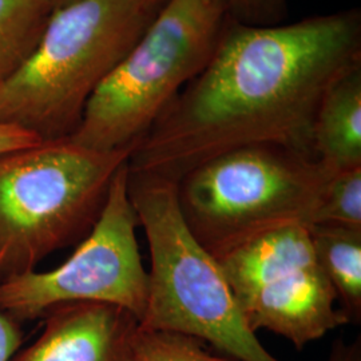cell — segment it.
I'll return each instance as SVG.
<instances>
[{"label": "cell", "mask_w": 361, "mask_h": 361, "mask_svg": "<svg viewBox=\"0 0 361 361\" xmlns=\"http://www.w3.org/2000/svg\"><path fill=\"white\" fill-rule=\"evenodd\" d=\"M361 67V13L246 26L229 19L207 67L155 121L129 170L177 182L219 154L277 145L312 154L324 95Z\"/></svg>", "instance_id": "6da1fadb"}, {"label": "cell", "mask_w": 361, "mask_h": 361, "mask_svg": "<svg viewBox=\"0 0 361 361\" xmlns=\"http://www.w3.org/2000/svg\"><path fill=\"white\" fill-rule=\"evenodd\" d=\"M161 7L147 0H78L54 11L26 63L0 83V122L40 141L70 138L92 92Z\"/></svg>", "instance_id": "7a4b0ae2"}, {"label": "cell", "mask_w": 361, "mask_h": 361, "mask_svg": "<svg viewBox=\"0 0 361 361\" xmlns=\"http://www.w3.org/2000/svg\"><path fill=\"white\" fill-rule=\"evenodd\" d=\"M128 190L150 253L140 326L190 336L237 361H281L249 328L219 261L189 231L176 182L129 170Z\"/></svg>", "instance_id": "3957f363"}, {"label": "cell", "mask_w": 361, "mask_h": 361, "mask_svg": "<svg viewBox=\"0 0 361 361\" xmlns=\"http://www.w3.org/2000/svg\"><path fill=\"white\" fill-rule=\"evenodd\" d=\"M134 149L97 152L62 138L0 154V283L86 237Z\"/></svg>", "instance_id": "277c9868"}, {"label": "cell", "mask_w": 361, "mask_h": 361, "mask_svg": "<svg viewBox=\"0 0 361 361\" xmlns=\"http://www.w3.org/2000/svg\"><path fill=\"white\" fill-rule=\"evenodd\" d=\"M229 19L224 0H165L142 37L92 92L70 140L97 152L135 147L207 67Z\"/></svg>", "instance_id": "5b68a950"}, {"label": "cell", "mask_w": 361, "mask_h": 361, "mask_svg": "<svg viewBox=\"0 0 361 361\" xmlns=\"http://www.w3.org/2000/svg\"><path fill=\"white\" fill-rule=\"evenodd\" d=\"M332 174L310 154L255 145L217 155L176 182L182 219L213 256L258 233L310 225L324 180Z\"/></svg>", "instance_id": "8992f818"}, {"label": "cell", "mask_w": 361, "mask_h": 361, "mask_svg": "<svg viewBox=\"0 0 361 361\" xmlns=\"http://www.w3.org/2000/svg\"><path fill=\"white\" fill-rule=\"evenodd\" d=\"M214 257L255 334L265 329L302 349L349 324L314 255L307 224L271 228Z\"/></svg>", "instance_id": "52a82bcc"}, {"label": "cell", "mask_w": 361, "mask_h": 361, "mask_svg": "<svg viewBox=\"0 0 361 361\" xmlns=\"http://www.w3.org/2000/svg\"><path fill=\"white\" fill-rule=\"evenodd\" d=\"M128 164L111 182L99 219L63 264L0 283V312L20 324L66 304L104 302L141 320L149 276L137 241L140 225L128 190Z\"/></svg>", "instance_id": "ba28073f"}, {"label": "cell", "mask_w": 361, "mask_h": 361, "mask_svg": "<svg viewBox=\"0 0 361 361\" xmlns=\"http://www.w3.org/2000/svg\"><path fill=\"white\" fill-rule=\"evenodd\" d=\"M37 340L11 361H134L138 319L104 302H73L44 317Z\"/></svg>", "instance_id": "9c48e42d"}, {"label": "cell", "mask_w": 361, "mask_h": 361, "mask_svg": "<svg viewBox=\"0 0 361 361\" xmlns=\"http://www.w3.org/2000/svg\"><path fill=\"white\" fill-rule=\"evenodd\" d=\"M312 154L328 173L361 168V67L324 95L313 122Z\"/></svg>", "instance_id": "30bf717a"}, {"label": "cell", "mask_w": 361, "mask_h": 361, "mask_svg": "<svg viewBox=\"0 0 361 361\" xmlns=\"http://www.w3.org/2000/svg\"><path fill=\"white\" fill-rule=\"evenodd\" d=\"M310 243L338 308L349 323L361 322V228L336 224L308 225Z\"/></svg>", "instance_id": "8fae6325"}, {"label": "cell", "mask_w": 361, "mask_h": 361, "mask_svg": "<svg viewBox=\"0 0 361 361\" xmlns=\"http://www.w3.org/2000/svg\"><path fill=\"white\" fill-rule=\"evenodd\" d=\"M52 13L47 0H0V83L26 63Z\"/></svg>", "instance_id": "7c38bea8"}, {"label": "cell", "mask_w": 361, "mask_h": 361, "mask_svg": "<svg viewBox=\"0 0 361 361\" xmlns=\"http://www.w3.org/2000/svg\"><path fill=\"white\" fill-rule=\"evenodd\" d=\"M336 224L361 228V168L336 171L326 177L310 225Z\"/></svg>", "instance_id": "4fadbf2b"}, {"label": "cell", "mask_w": 361, "mask_h": 361, "mask_svg": "<svg viewBox=\"0 0 361 361\" xmlns=\"http://www.w3.org/2000/svg\"><path fill=\"white\" fill-rule=\"evenodd\" d=\"M134 361H237L213 353L205 343L190 336L169 331L138 328Z\"/></svg>", "instance_id": "5bb4252c"}, {"label": "cell", "mask_w": 361, "mask_h": 361, "mask_svg": "<svg viewBox=\"0 0 361 361\" xmlns=\"http://www.w3.org/2000/svg\"><path fill=\"white\" fill-rule=\"evenodd\" d=\"M233 22L246 26L281 25L288 0H224Z\"/></svg>", "instance_id": "9a60e30c"}, {"label": "cell", "mask_w": 361, "mask_h": 361, "mask_svg": "<svg viewBox=\"0 0 361 361\" xmlns=\"http://www.w3.org/2000/svg\"><path fill=\"white\" fill-rule=\"evenodd\" d=\"M22 341L19 324L0 312V361L13 360L15 353L22 348Z\"/></svg>", "instance_id": "2e32d148"}, {"label": "cell", "mask_w": 361, "mask_h": 361, "mask_svg": "<svg viewBox=\"0 0 361 361\" xmlns=\"http://www.w3.org/2000/svg\"><path fill=\"white\" fill-rule=\"evenodd\" d=\"M40 142L38 137L18 126L0 122V154Z\"/></svg>", "instance_id": "e0dca14e"}, {"label": "cell", "mask_w": 361, "mask_h": 361, "mask_svg": "<svg viewBox=\"0 0 361 361\" xmlns=\"http://www.w3.org/2000/svg\"><path fill=\"white\" fill-rule=\"evenodd\" d=\"M328 361H361V337L344 341L337 338L332 344Z\"/></svg>", "instance_id": "ac0fdd59"}, {"label": "cell", "mask_w": 361, "mask_h": 361, "mask_svg": "<svg viewBox=\"0 0 361 361\" xmlns=\"http://www.w3.org/2000/svg\"><path fill=\"white\" fill-rule=\"evenodd\" d=\"M49 4L51 6L52 11H56L65 6H68L71 3H75L78 0H47Z\"/></svg>", "instance_id": "d6986e66"}, {"label": "cell", "mask_w": 361, "mask_h": 361, "mask_svg": "<svg viewBox=\"0 0 361 361\" xmlns=\"http://www.w3.org/2000/svg\"><path fill=\"white\" fill-rule=\"evenodd\" d=\"M147 1L152 3V4H164L165 0H147Z\"/></svg>", "instance_id": "ffe728a7"}]
</instances>
